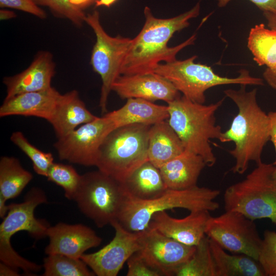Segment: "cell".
I'll use <instances>...</instances> for the list:
<instances>
[{
	"mask_svg": "<svg viewBox=\"0 0 276 276\" xmlns=\"http://www.w3.org/2000/svg\"><path fill=\"white\" fill-rule=\"evenodd\" d=\"M43 276H93L81 258L62 254L48 255L43 259Z\"/></svg>",
	"mask_w": 276,
	"mask_h": 276,
	"instance_id": "f1b7e54d",
	"label": "cell"
},
{
	"mask_svg": "<svg viewBox=\"0 0 276 276\" xmlns=\"http://www.w3.org/2000/svg\"><path fill=\"white\" fill-rule=\"evenodd\" d=\"M114 229L112 240L98 251L84 254L80 258L98 276H116L129 258L140 247V232L125 229L117 220L110 224Z\"/></svg>",
	"mask_w": 276,
	"mask_h": 276,
	"instance_id": "5bb4252c",
	"label": "cell"
},
{
	"mask_svg": "<svg viewBox=\"0 0 276 276\" xmlns=\"http://www.w3.org/2000/svg\"><path fill=\"white\" fill-rule=\"evenodd\" d=\"M0 7L23 11L41 19L47 18L46 12L34 0H0Z\"/></svg>",
	"mask_w": 276,
	"mask_h": 276,
	"instance_id": "e575fe53",
	"label": "cell"
},
{
	"mask_svg": "<svg viewBox=\"0 0 276 276\" xmlns=\"http://www.w3.org/2000/svg\"><path fill=\"white\" fill-rule=\"evenodd\" d=\"M47 237L49 243L45 248V254H62L74 258H80L86 250L98 246L102 241L93 229L82 224L58 223L49 227Z\"/></svg>",
	"mask_w": 276,
	"mask_h": 276,
	"instance_id": "2e32d148",
	"label": "cell"
},
{
	"mask_svg": "<svg viewBox=\"0 0 276 276\" xmlns=\"http://www.w3.org/2000/svg\"><path fill=\"white\" fill-rule=\"evenodd\" d=\"M206 210L191 212L181 219L169 216L166 211L154 214L149 227L179 242L197 245L206 236L207 222L211 216Z\"/></svg>",
	"mask_w": 276,
	"mask_h": 276,
	"instance_id": "e0dca14e",
	"label": "cell"
},
{
	"mask_svg": "<svg viewBox=\"0 0 276 276\" xmlns=\"http://www.w3.org/2000/svg\"><path fill=\"white\" fill-rule=\"evenodd\" d=\"M194 55L182 60L160 63L154 71L170 81L182 96L193 102L204 104L206 91L215 86L239 84L263 85V80L252 76L249 72L241 69L236 77H227L216 74L212 67L195 62Z\"/></svg>",
	"mask_w": 276,
	"mask_h": 276,
	"instance_id": "52a82bcc",
	"label": "cell"
},
{
	"mask_svg": "<svg viewBox=\"0 0 276 276\" xmlns=\"http://www.w3.org/2000/svg\"><path fill=\"white\" fill-rule=\"evenodd\" d=\"M60 94L52 86L45 90L24 93L4 99L0 107V117H34L49 122Z\"/></svg>",
	"mask_w": 276,
	"mask_h": 276,
	"instance_id": "d6986e66",
	"label": "cell"
},
{
	"mask_svg": "<svg viewBox=\"0 0 276 276\" xmlns=\"http://www.w3.org/2000/svg\"><path fill=\"white\" fill-rule=\"evenodd\" d=\"M176 276H217L211 251L209 238L205 236L185 263L175 271Z\"/></svg>",
	"mask_w": 276,
	"mask_h": 276,
	"instance_id": "83f0119b",
	"label": "cell"
},
{
	"mask_svg": "<svg viewBox=\"0 0 276 276\" xmlns=\"http://www.w3.org/2000/svg\"><path fill=\"white\" fill-rule=\"evenodd\" d=\"M263 75L267 84L276 90V69L270 70L266 68Z\"/></svg>",
	"mask_w": 276,
	"mask_h": 276,
	"instance_id": "74e56055",
	"label": "cell"
},
{
	"mask_svg": "<svg viewBox=\"0 0 276 276\" xmlns=\"http://www.w3.org/2000/svg\"><path fill=\"white\" fill-rule=\"evenodd\" d=\"M98 117L87 109L78 92L72 90L60 94L49 122L59 139Z\"/></svg>",
	"mask_w": 276,
	"mask_h": 276,
	"instance_id": "ffe728a7",
	"label": "cell"
},
{
	"mask_svg": "<svg viewBox=\"0 0 276 276\" xmlns=\"http://www.w3.org/2000/svg\"><path fill=\"white\" fill-rule=\"evenodd\" d=\"M219 7H225L232 0H216ZM263 12L276 13V0H249Z\"/></svg>",
	"mask_w": 276,
	"mask_h": 276,
	"instance_id": "d590c367",
	"label": "cell"
},
{
	"mask_svg": "<svg viewBox=\"0 0 276 276\" xmlns=\"http://www.w3.org/2000/svg\"><path fill=\"white\" fill-rule=\"evenodd\" d=\"M206 166L201 156L185 150L159 169L168 189L184 190L197 186L200 174Z\"/></svg>",
	"mask_w": 276,
	"mask_h": 276,
	"instance_id": "44dd1931",
	"label": "cell"
},
{
	"mask_svg": "<svg viewBox=\"0 0 276 276\" xmlns=\"http://www.w3.org/2000/svg\"><path fill=\"white\" fill-rule=\"evenodd\" d=\"M81 177L72 165L54 162L48 170L47 178L63 189L66 198L73 200Z\"/></svg>",
	"mask_w": 276,
	"mask_h": 276,
	"instance_id": "4dcf8cb0",
	"label": "cell"
},
{
	"mask_svg": "<svg viewBox=\"0 0 276 276\" xmlns=\"http://www.w3.org/2000/svg\"><path fill=\"white\" fill-rule=\"evenodd\" d=\"M37 5L48 7L56 16L68 20L77 27L85 22L86 14L75 6L72 0H34Z\"/></svg>",
	"mask_w": 276,
	"mask_h": 276,
	"instance_id": "1f68e13d",
	"label": "cell"
},
{
	"mask_svg": "<svg viewBox=\"0 0 276 276\" xmlns=\"http://www.w3.org/2000/svg\"><path fill=\"white\" fill-rule=\"evenodd\" d=\"M272 176H273V179L276 181V168H275L274 171H273Z\"/></svg>",
	"mask_w": 276,
	"mask_h": 276,
	"instance_id": "ee69618b",
	"label": "cell"
},
{
	"mask_svg": "<svg viewBox=\"0 0 276 276\" xmlns=\"http://www.w3.org/2000/svg\"><path fill=\"white\" fill-rule=\"evenodd\" d=\"M276 166L261 162L242 180L224 193L225 211H237L251 220L267 218L276 224Z\"/></svg>",
	"mask_w": 276,
	"mask_h": 276,
	"instance_id": "5b68a950",
	"label": "cell"
},
{
	"mask_svg": "<svg viewBox=\"0 0 276 276\" xmlns=\"http://www.w3.org/2000/svg\"><path fill=\"white\" fill-rule=\"evenodd\" d=\"M257 261L266 276H276V232H264Z\"/></svg>",
	"mask_w": 276,
	"mask_h": 276,
	"instance_id": "d6a6232c",
	"label": "cell"
},
{
	"mask_svg": "<svg viewBox=\"0 0 276 276\" xmlns=\"http://www.w3.org/2000/svg\"><path fill=\"white\" fill-rule=\"evenodd\" d=\"M16 13L12 10L4 9L2 8L0 10V19L2 20H9L15 18Z\"/></svg>",
	"mask_w": 276,
	"mask_h": 276,
	"instance_id": "b9f144b4",
	"label": "cell"
},
{
	"mask_svg": "<svg viewBox=\"0 0 276 276\" xmlns=\"http://www.w3.org/2000/svg\"><path fill=\"white\" fill-rule=\"evenodd\" d=\"M121 183L126 194L141 200L158 197L168 189L159 169L149 160L136 168Z\"/></svg>",
	"mask_w": 276,
	"mask_h": 276,
	"instance_id": "cb8c5ba5",
	"label": "cell"
},
{
	"mask_svg": "<svg viewBox=\"0 0 276 276\" xmlns=\"http://www.w3.org/2000/svg\"><path fill=\"white\" fill-rule=\"evenodd\" d=\"M117 1L118 0H96L95 3V7H98L104 6L109 8Z\"/></svg>",
	"mask_w": 276,
	"mask_h": 276,
	"instance_id": "7bdbcfd3",
	"label": "cell"
},
{
	"mask_svg": "<svg viewBox=\"0 0 276 276\" xmlns=\"http://www.w3.org/2000/svg\"><path fill=\"white\" fill-rule=\"evenodd\" d=\"M85 22L92 29L96 36L91 53L90 64L102 80L99 106L102 112L106 113L112 85L121 75V67L132 39L108 35L101 25L100 13L97 10L86 14Z\"/></svg>",
	"mask_w": 276,
	"mask_h": 276,
	"instance_id": "30bf717a",
	"label": "cell"
},
{
	"mask_svg": "<svg viewBox=\"0 0 276 276\" xmlns=\"http://www.w3.org/2000/svg\"><path fill=\"white\" fill-rule=\"evenodd\" d=\"M210 246L217 276H265L259 263L243 254L226 252L209 238Z\"/></svg>",
	"mask_w": 276,
	"mask_h": 276,
	"instance_id": "d4e9b609",
	"label": "cell"
},
{
	"mask_svg": "<svg viewBox=\"0 0 276 276\" xmlns=\"http://www.w3.org/2000/svg\"><path fill=\"white\" fill-rule=\"evenodd\" d=\"M55 63L52 53L47 51L37 52L30 65L16 75L3 79L8 99L15 95L28 92L47 89L55 74Z\"/></svg>",
	"mask_w": 276,
	"mask_h": 276,
	"instance_id": "ac0fdd59",
	"label": "cell"
},
{
	"mask_svg": "<svg viewBox=\"0 0 276 276\" xmlns=\"http://www.w3.org/2000/svg\"><path fill=\"white\" fill-rule=\"evenodd\" d=\"M116 128L132 124L151 126L169 117L168 106L140 98H129L120 108L105 114Z\"/></svg>",
	"mask_w": 276,
	"mask_h": 276,
	"instance_id": "7402d4cb",
	"label": "cell"
},
{
	"mask_svg": "<svg viewBox=\"0 0 276 276\" xmlns=\"http://www.w3.org/2000/svg\"><path fill=\"white\" fill-rule=\"evenodd\" d=\"M127 276H161V274L152 267L137 252L133 254L127 261Z\"/></svg>",
	"mask_w": 276,
	"mask_h": 276,
	"instance_id": "836d02e7",
	"label": "cell"
},
{
	"mask_svg": "<svg viewBox=\"0 0 276 276\" xmlns=\"http://www.w3.org/2000/svg\"><path fill=\"white\" fill-rule=\"evenodd\" d=\"M247 47L259 65L276 69V30L267 29L263 24L255 25L250 30Z\"/></svg>",
	"mask_w": 276,
	"mask_h": 276,
	"instance_id": "4316f807",
	"label": "cell"
},
{
	"mask_svg": "<svg viewBox=\"0 0 276 276\" xmlns=\"http://www.w3.org/2000/svg\"><path fill=\"white\" fill-rule=\"evenodd\" d=\"M18 269L9 266L2 262L0 263L1 276H18Z\"/></svg>",
	"mask_w": 276,
	"mask_h": 276,
	"instance_id": "f35d334b",
	"label": "cell"
},
{
	"mask_svg": "<svg viewBox=\"0 0 276 276\" xmlns=\"http://www.w3.org/2000/svg\"><path fill=\"white\" fill-rule=\"evenodd\" d=\"M270 122V141L272 143L275 152V158L273 164L276 166V111L268 112Z\"/></svg>",
	"mask_w": 276,
	"mask_h": 276,
	"instance_id": "8d00e7d4",
	"label": "cell"
},
{
	"mask_svg": "<svg viewBox=\"0 0 276 276\" xmlns=\"http://www.w3.org/2000/svg\"><path fill=\"white\" fill-rule=\"evenodd\" d=\"M180 138L166 120L150 126L148 136V160L160 168L185 151Z\"/></svg>",
	"mask_w": 276,
	"mask_h": 276,
	"instance_id": "603a6c76",
	"label": "cell"
},
{
	"mask_svg": "<svg viewBox=\"0 0 276 276\" xmlns=\"http://www.w3.org/2000/svg\"><path fill=\"white\" fill-rule=\"evenodd\" d=\"M125 196L121 182L98 169L81 175L73 200L82 214L102 228L117 220Z\"/></svg>",
	"mask_w": 276,
	"mask_h": 276,
	"instance_id": "9c48e42d",
	"label": "cell"
},
{
	"mask_svg": "<svg viewBox=\"0 0 276 276\" xmlns=\"http://www.w3.org/2000/svg\"><path fill=\"white\" fill-rule=\"evenodd\" d=\"M205 235L225 250L258 260L262 239L254 221L241 213L229 211L211 216Z\"/></svg>",
	"mask_w": 276,
	"mask_h": 276,
	"instance_id": "8fae6325",
	"label": "cell"
},
{
	"mask_svg": "<svg viewBox=\"0 0 276 276\" xmlns=\"http://www.w3.org/2000/svg\"><path fill=\"white\" fill-rule=\"evenodd\" d=\"M151 126L132 124L117 128L105 138L99 151L98 169L122 182L147 161Z\"/></svg>",
	"mask_w": 276,
	"mask_h": 276,
	"instance_id": "8992f818",
	"label": "cell"
},
{
	"mask_svg": "<svg viewBox=\"0 0 276 276\" xmlns=\"http://www.w3.org/2000/svg\"><path fill=\"white\" fill-rule=\"evenodd\" d=\"M245 85H240L239 89H227L224 91L225 97L236 105L238 111L229 128L223 131L219 141L233 142L235 146L228 150L235 163L231 171L243 174L251 162L256 164L262 162L264 147L270 141V122L268 113L259 106L257 100V90H246Z\"/></svg>",
	"mask_w": 276,
	"mask_h": 276,
	"instance_id": "7a4b0ae2",
	"label": "cell"
},
{
	"mask_svg": "<svg viewBox=\"0 0 276 276\" xmlns=\"http://www.w3.org/2000/svg\"><path fill=\"white\" fill-rule=\"evenodd\" d=\"M10 140L30 159L34 171L38 175L47 177L48 170L54 163L52 153L43 152L36 148L21 131L13 132Z\"/></svg>",
	"mask_w": 276,
	"mask_h": 276,
	"instance_id": "f546056e",
	"label": "cell"
},
{
	"mask_svg": "<svg viewBox=\"0 0 276 276\" xmlns=\"http://www.w3.org/2000/svg\"><path fill=\"white\" fill-rule=\"evenodd\" d=\"M263 15L267 21V25L269 28L276 30V13L263 12Z\"/></svg>",
	"mask_w": 276,
	"mask_h": 276,
	"instance_id": "ab89813d",
	"label": "cell"
},
{
	"mask_svg": "<svg viewBox=\"0 0 276 276\" xmlns=\"http://www.w3.org/2000/svg\"><path fill=\"white\" fill-rule=\"evenodd\" d=\"M32 179L33 174L22 167L18 158L1 157L0 194L7 200L19 195Z\"/></svg>",
	"mask_w": 276,
	"mask_h": 276,
	"instance_id": "484cf974",
	"label": "cell"
},
{
	"mask_svg": "<svg viewBox=\"0 0 276 276\" xmlns=\"http://www.w3.org/2000/svg\"><path fill=\"white\" fill-rule=\"evenodd\" d=\"M7 200L0 194V217L4 219L9 211V205H7Z\"/></svg>",
	"mask_w": 276,
	"mask_h": 276,
	"instance_id": "60d3db41",
	"label": "cell"
},
{
	"mask_svg": "<svg viewBox=\"0 0 276 276\" xmlns=\"http://www.w3.org/2000/svg\"><path fill=\"white\" fill-rule=\"evenodd\" d=\"M48 202L47 196L41 188H32L26 195L23 202L9 205V211L0 225L1 262L25 272L31 271L33 262L20 256L13 248L11 238L20 231L27 232L32 237L40 239L47 237L50 226L43 220L37 219L34 215L36 208Z\"/></svg>",
	"mask_w": 276,
	"mask_h": 276,
	"instance_id": "ba28073f",
	"label": "cell"
},
{
	"mask_svg": "<svg viewBox=\"0 0 276 276\" xmlns=\"http://www.w3.org/2000/svg\"><path fill=\"white\" fill-rule=\"evenodd\" d=\"M112 91L122 99L140 98L152 102L162 100L168 103L180 96L170 81L155 73L121 75L113 83Z\"/></svg>",
	"mask_w": 276,
	"mask_h": 276,
	"instance_id": "9a60e30c",
	"label": "cell"
},
{
	"mask_svg": "<svg viewBox=\"0 0 276 276\" xmlns=\"http://www.w3.org/2000/svg\"><path fill=\"white\" fill-rule=\"evenodd\" d=\"M220 194L218 190L197 186L184 190L168 189L162 195L150 200H141L126 193L117 220L126 229L139 232L146 229L153 215L175 208L190 212L213 211L219 207L215 199Z\"/></svg>",
	"mask_w": 276,
	"mask_h": 276,
	"instance_id": "277c9868",
	"label": "cell"
},
{
	"mask_svg": "<svg viewBox=\"0 0 276 276\" xmlns=\"http://www.w3.org/2000/svg\"><path fill=\"white\" fill-rule=\"evenodd\" d=\"M200 5L197 3L190 10L169 18L155 17L149 7L144 10L145 21L143 28L132 39L131 47L123 63L121 75H132L154 73L161 63L176 59V55L185 48L193 44L196 34L183 42L170 47L168 43L176 32L188 27L189 20L200 13Z\"/></svg>",
	"mask_w": 276,
	"mask_h": 276,
	"instance_id": "6da1fadb",
	"label": "cell"
},
{
	"mask_svg": "<svg viewBox=\"0 0 276 276\" xmlns=\"http://www.w3.org/2000/svg\"><path fill=\"white\" fill-rule=\"evenodd\" d=\"M116 129L106 115L84 124L54 144L61 160L84 166H96L100 147L106 136Z\"/></svg>",
	"mask_w": 276,
	"mask_h": 276,
	"instance_id": "7c38bea8",
	"label": "cell"
},
{
	"mask_svg": "<svg viewBox=\"0 0 276 276\" xmlns=\"http://www.w3.org/2000/svg\"><path fill=\"white\" fill-rule=\"evenodd\" d=\"M224 99L205 105L180 96L167 103L168 121L185 149L201 156L208 167L213 166L216 162L210 142L212 139L219 141L223 133L221 127L216 124L215 113Z\"/></svg>",
	"mask_w": 276,
	"mask_h": 276,
	"instance_id": "3957f363",
	"label": "cell"
},
{
	"mask_svg": "<svg viewBox=\"0 0 276 276\" xmlns=\"http://www.w3.org/2000/svg\"><path fill=\"white\" fill-rule=\"evenodd\" d=\"M140 234L137 252L162 275H174L176 269L195 250L196 246L182 244L149 226Z\"/></svg>",
	"mask_w": 276,
	"mask_h": 276,
	"instance_id": "4fadbf2b",
	"label": "cell"
}]
</instances>
